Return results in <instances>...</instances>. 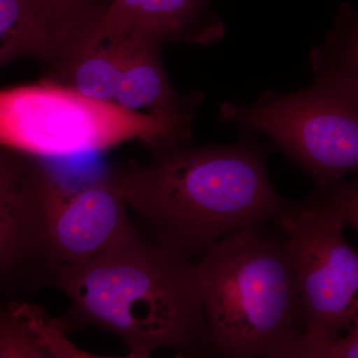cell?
Returning a JSON list of instances; mask_svg holds the SVG:
<instances>
[{
    "label": "cell",
    "mask_w": 358,
    "mask_h": 358,
    "mask_svg": "<svg viewBox=\"0 0 358 358\" xmlns=\"http://www.w3.org/2000/svg\"><path fill=\"white\" fill-rule=\"evenodd\" d=\"M268 147L176 145L117 167L129 208L152 243L192 259L240 231L274 221L287 200L268 178Z\"/></svg>",
    "instance_id": "obj_1"
},
{
    "label": "cell",
    "mask_w": 358,
    "mask_h": 358,
    "mask_svg": "<svg viewBox=\"0 0 358 358\" xmlns=\"http://www.w3.org/2000/svg\"><path fill=\"white\" fill-rule=\"evenodd\" d=\"M43 284L70 300L59 319L68 334L99 327L121 338L129 357H150L160 348L208 357L194 261L138 229L87 262L54 268Z\"/></svg>",
    "instance_id": "obj_2"
},
{
    "label": "cell",
    "mask_w": 358,
    "mask_h": 358,
    "mask_svg": "<svg viewBox=\"0 0 358 358\" xmlns=\"http://www.w3.org/2000/svg\"><path fill=\"white\" fill-rule=\"evenodd\" d=\"M207 355L286 358L306 334L286 235L254 226L212 245L194 262Z\"/></svg>",
    "instance_id": "obj_3"
},
{
    "label": "cell",
    "mask_w": 358,
    "mask_h": 358,
    "mask_svg": "<svg viewBox=\"0 0 358 358\" xmlns=\"http://www.w3.org/2000/svg\"><path fill=\"white\" fill-rule=\"evenodd\" d=\"M357 182L341 179L300 201L274 222L286 235L306 334L286 358H333L336 339L358 320V256L343 235L357 229Z\"/></svg>",
    "instance_id": "obj_4"
},
{
    "label": "cell",
    "mask_w": 358,
    "mask_h": 358,
    "mask_svg": "<svg viewBox=\"0 0 358 358\" xmlns=\"http://www.w3.org/2000/svg\"><path fill=\"white\" fill-rule=\"evenodd\" d=\"M192 136V129L164 117L42 79L0 90V145L39 159L99 154L131 141L154 152L189 145Z\"/></svg>",
    "instance_id": "obj_5"
},
{
    "label": "cell",
    "mask_w": 358,
    "mask_h": 358,
    "mask_svg": "<svg viewBox=\"0 0 358 358\" xmlns=\"http://www.w3.org/2000/svg\"><path fill=\"white\" fill-rule=\"evenodd\" d=\"M219 121L267 134L317 189L357 171V79L315 74L313 84L296 93L266 91L247 107L226 101Z\"/></svg>",
    "instance_id": "obj_6"
},
{
    "label": "cell",
    "mask_w": 358,
    "mask_h": 358,
    "mask_svg": "<svg viewBox=\"0 0 358 358\" xmlns=\"http://www.w3.org/2000/svg\"><path fill=\"white\" fill-rule=\"evenodd\" d=\"M39 159L0 145V282H43L47 223L62 190Z\"/></svg>",
    "instance_id": "obj_7"
},
{
    "label": "cell",
    "mask_w": 358,
    "mask_h": 358,
    "mask_svg": "<svg viewBox=\"0 0 358 358\" xmlns=\"http://www.w3.org/2000/svg\"><path fill=\"white\" fill-rule=\"evenodd\" d=\"M128 209L117 167L76 189L63 187L49 212L43 282L54 268L87 262L131 236L138 228Z\"/></svg>",
    "instance_id": "obj_8"
},
{
    "label": "cell",
    "mask_w": 358,
    "mask_h": 358,
    "mask_svg": "<svg viewBox=\"0 0 358 358\" xmlns=\"http://www.w3.org/2000/svg\"><path fill=\"white\" fill-rule=\"evenodd\" d=\"M98 17L56 0H0V70L20 59L55 64L88 36Z\"/></svg>",
    "instance_id": "obj_9"
},
{
    "label": "cell",
    "mask_w": 358,
    "mask_h": 358,
    "mask_svg": "<svg viewBox=\"0 0 358 358\" xmlns=\"http://www.w3.org/2000/svg\"><path fill=\"white\" fill-rule=\"evenodd\" d=\"M211 0H107L95 25L100 37L136 35L164 45L185 42L211 45L225 35L212 15Z\"/></svg>",
    "instance_id": "obj_10"
},
{
    "label": "cell",
    "mask_w": 358,
    "mask_h": 358,
    "mask_svg": "<svg viewBox=\"0 0 358 358\" xmlns=\"http://www.w3.org/2000/svg\"><path fill=\"white\" fill-rule=\"evenodd\" d=\"M122 51V68L114 103L124 109L164 117L192 129L195 108L202 100L178 96L169 81L160 47L152 40L136 35H115Z\"/></svg>",
    "instance_id": "obj_11"
},
{
    "label": "cell",
    "mask_w": 358,
    "mask_h": 358,
    "mask_svg": "<svg viewBox=\"0 0 358 358\" xmlns=\"http://www.w3.org/2000/svg\"><path fill=\"white\" fill-rule=\"evenodd\" d=\"M121 68L119 40L96 36L93 29L68 55L49 66L42 80L93 100L114 103Z\"/></svg>",
    "instance_id": "obj_12"
},
{
    "label": "cell",
    "mask_w": 358,
    "mask_h": 358,
    "mask_svg": "<svg viewBox=\"0 0 358 358\" xmlns=\"http://www.w3.org/2000/svg\"><path fill=\"white\" fill-rule=\"evenodd\" d=\"M59 319L27 303L0 305V357H92L69 341Z\"/></svg>",
    "instance_id": "obj_13"
},
{
    "label": "cell",
    "mask_w": 358,
    "mask_h": 358,
    "mask_svg": "<svg viewBox=\"0 0 358 358\" xmlns=\"http://www.w3.org/2000/svg\"><path fill=\"white\" fill-rule=\"evenodd\" d=\"M63 6L88 13H102L107 0H56Z\"/></svg>",
    "instance_id": "obj_14"
}]
</instances>
